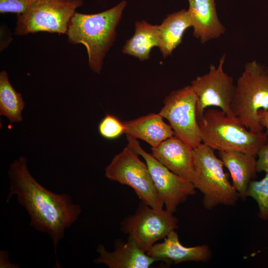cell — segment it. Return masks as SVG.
<instances>
[{
  "mask_svg": "<svg viewBox=\"0 0 268 268\" xmlns=\"http://www.w3.org/2000/svg\"><path fill=\"white\" fill-rule=\"evenodd\" d=\"M8 175L10 187L6 203L16 196L18 203L30 217V226L48 234L54 248L56 266L60 268L57 248L65 230L77 220L82 211L81 206L74 203L69 194L53 193L37 182L30 173L23 156L10 164Z\"/></svg>",
  "mask_w": 268,
  "mask_h": 268,
  "instance_id": "1",
  "label": "cell"
},
{
  "mask_svg": "<svg viewBox=\"0 0 268 268\" xmlns=\"http://www.w3.org/2000/svg\"><path fill=\"white\" fill-rule=\"evenodd\" d=\"M126 3L123 0L114 7L96 14L75 12L69 21L66 34L68 42L85 46L88 66L95 73H100L102 69L104 59L115 40L116 27Z\"/></svg>",
  "mask_w": 268,
  "mask_h": 268,
  "instance_id": "2",
  "label": "cell"
},
{
  "mask_svg": "<svg viewBox=\"0 0 268 268\" xmlns=\"http://www.w3.org/2000/svg\"><path fill=\"white\" fill-rule=\"evenodd\" d=\"M198 120L202 142L214 150L238 151L256 156L268 141L265 132H251L236 117H229L221 110H205Z\"/></svg>",
  "mask_w": 268,
  "mask_h": 268,
  "instance_id": "3",
  "label": "cell"
},
{
  "mask_svg": "<svg viewBox=\"0 0 268 268\" xmlns=\"http://www.w3.org/2000/svg\"><path fill=\"white\" fill-rule=\"evenodd\" d=\"M234 116L249 131L263 132L258 112L268 110V67L257 61L247 63L238 77L231 104Z\"/></svg>",
  "mask_w": 268,
  "mask_h": 268,
  "instance_id": "4",
  "label": "cell"
},
{
  "mask_svg": "<svg viewBox=\"0 0 268 268\" xmlns=\"http://www.w3.org/2000/svg\"><path fill=\"white\" fill-rule=\"evenodd\" d=\"M214 150L202 142L194 148L195 172L192 182L203 194L202 204L207 210L220 204L233 206L239 198Z\"/></svg>",
  "mask_w": 268,
  "mask_h": 268,
  "instance_id": "5",
  "label": "cell"
},
{
  "mask_svg": "<svg viewBox=\"0 0 268 268\" xmlns=\"http://www.w3.org/2000/svg\"><path fill=\"white\" fill-rule=\"evenodd\" d=\"M83 3L82 0H30L26 11L17 14L14 34H67L71 17Z\"/></svg>",
  "mask_w": 268,
  "mask_h": 268,
  "instance_id": "6",
  "label": "cell"
},
{
  "mask_svg": "<svg viewBox=\"0 0 268 268\" xmlns=\"http://www.w3.org/2000/svg\"><path fill=\"white\" fill-rule=\"evenodd\" d=\"M127 145L116 155L106 167L108 179L132 188L141 201L153 208L161 210L164 204L159 197L145 162Z\"/></svg>",
  "mask_w": 268,
  "mask_h": 268,
  "instance_id": "7",
  "label": "cell"
},
{
  "mask_svg": "<svg viewBox=\"0 0 268 268\" xmlns=\"http://www.w3.org/2000/svg\"><path fill=\"white\" fill-rule=\"evenodd\" d=\"M178 223V218L173 213L165 209L156 210L141 201L135 213L121 222L120 228L128 235V239L147 253L157 241L177 229Z\"/></svg>",
  "mask_w": 268,
  "mask_h": 268,
  "instance_id": "8",
  "label": "cell"
},
{
  "mask_svg": "<svg viewBox=\"0 0 268 268\" xmlns=\"http://www.w3.org/2000/svg\"><path fill=\"white\" fill-rule=\"evenodd\" d=\"M197 96L191 85L172 91L164 99L159 114L175 135L194 148L202 143L197 116Z\"/></svg>",
  "mask_w": 268,
  "mask_h": 268,
  "instance_id": "9",
  "label": "cell"
},
{
  "mask_svg": "<svg viewBox=\"0 0 268 268\" xmlns=\"http://www.w3.org/2000/svg\"><path fill=\"white\" fill-rule=\"evenodd\" d=\"M128 145L141 156L147 164L156 190L165 209L172 213L191 196L196 194L193 183L165 167L152 154L145 151L135 139L127 135Z\"/></svg>",
  "mask_w": 268,
  "mask_h": 268,
  "instance_id": "10",
  "label": "cell"
},
{
  "mask_svg": "<svg viewBox=\"0 0 268 268\" xmlns=\"http://www.w3.org/2000/svg\"><path fill=\"white\" fill-rule=\"evenodd\" d=\"M225 60V54L220 58L217 67L211 65L207 73L197 76L191 82L197 96L198 120L211 106L219 107L228 116L235 117L231 109L235 85L233 78L223 70Z\"/></svg>",
  "mask_w": 268,
  "mask_h": 268,
  "instance_id": "11",
  "label": "cell"
},
{
  "mask_svg": "<svg viewBox=\"0 0 268 268\" xmlns=\"http://www.w3.org/2000/svg\"><path fill=\"white\" fill-rule=\"evenodd\" d=\"M152 154L176 174L192 182L195 172L194 148L175 135L151 147Z\"/></svg>",
  "mask_w": 268,
  "mask_h": 268,
  "instance_id": "12",
  "label": "cell"
},
{
  "mask_svg": "<svg viewBox=\"0 0 268 268\" xmlns=\"http://www.w3.org/2000/svg\"><path fill=\"white\" fill-rule=\"evenodd\" d=\"M114 249L113 251L109 252L103 245L99 244L97 248L99 256L94 259V263L105 265L109 268H148L158 261L130 239L126 242L116 240Z\"/></svg>",
  "mask_w": 268,
  "mask_h": 268,
  "instance_id": "13",
  "label": "cell"
},
{
  "mask_svg": "<svg viewBox=\"0 0 268 268\" xmlns=\"http://www.w3.org/2000/svg\"><path fill=\"white\" fill-rule=\"evenodd\" d=\"M161 243L154 244L147 254L158 261L178 264L186 262H206L211 252L206 245L187 247L180 242L175 230L170 232Z\"/></svg>",
  "mask_w": 268,
  "mask_h": 268,
  "instance_id": "14",
  "label": "cell"
},
{
  "mask_svg": "<svg viewBox=\"0 0 268 268\" xmlns=\"http://www.w3.org/2000/svg\"><path fill=\"white\" fill-rule=\"evenodd\" d=\"M187 10L194 36L201 43L219 38L226 30L219 20L215 0H188Z\"/></svg>",
  "mask_w": 268,
  "mask_h": 268,
  "instance_id": "15",
  "label": "cell"
},
{
  "mask_svg": "<svg viewBox=\"0 0 268 268\" xmlns=\"http://www.w3.org/2000/svg\"><path fill=\"white\" fill-rule=\"evenodd\" d=\"M218 155L230 173L232 185L239 198L245 201L249 183L256 177V156L238 151H218Z\"/></svg>",
  "mask_w": 268,
  "mask_h": 268,
  "instance_id": "16",
  "label": "cell"
},
{
  "mask_svg": "<svg viewBox=\"0 0 268 268\" xmlns=\"http://www.w3.org/2000/svg\"><path fill=\"white\" fill-rule=\"evenodd\" d=\"M123 123L126 135L141 139L151 147L157 146L175 135L170 125L164 122L159 113L148 114Z\"/></svg>",
  "mask_w": 268,
  "mask_h": 268,
  "instance_id": "17",
  "label": "cell"
},
{
  "mask_svg": "<svg viewBox=\"0 0 268 268\" xmlns=\"http://www.w3.org/2000/svg\"><path fill=\"white\" fill-rule=\"evenodd\" d=\"M190 27L191 21L185 9L168 14L158 25L159 48L164 58L170 55L182 43L184 33Z\"/></svg>",
  "mask_w": 268,
  "mask_h": 268,
  "instance_id": "18",
  "label": "cell"
},
{
  "mask_svg": "<svg viewBox=\"0 0 268 268\" xmlns=\"http://www.w3.org/2000/svg\"><path fill=\"white\" fill-rule=\"evenodd\" d=\"M159 44L158 25L144 20L137 21L134 33L123 47V53L143 61L149 58L151 49L159 47Z\"/></svg>",
  "mask_w": 268,
  "mask_h": 268,
  "instance_id": "19",
  "label": "cell"
},
{
  "mask_svg": "<svg viewBox=\"0 0 268 268\" xmlns=\"http://www.w3.org/2000/svg\"><path fill=\"white\" fill-rule=\"evenodd\" d=\"M25 107L21 93L12 87L7 73H0V115L7 118L12 123L23 120L22 111Z\"/></svg>",
  "mask_w": 268,
  "mask_h": 268,
  "instance_id": "20",
  "label": "cell"
},
{
  "mask_svg": "<svg viewBox=\"0 0 268 268\" xmlns=\"http://www.w3.org/2000/svg\"><path fill=\"white\" fill-rule=\"evenodd\" d=\"M247 194V197L252 198L257 202L259 218L265 221L268 220V173H266L261 180H251Z\"/></svg>",
  "mask_w": 268,
  "mask_h": 268,
  "instance_id": "21",
  "label": "cell"
},
{
  "mask_svg": "<svg viewBox=\"0 0 268 268\" xmlns=\"http://www.w3.org/2000/svg\"><path fill=\"white\" fill-rule=\"evenodd\" d=\"M98 131L103 138L114 139L125 134L124 123L110 114H107L98 125Z\"/></svg>",
  "mask_w": 268,
  "mask_h": 268,
  "instance_id": "22",
  "label": "cell"
},
{
  "mask_svg": "<svg viewBox=\"0 0 268 268\" xmlns=\"http://www.w3.org/2000/svg\"><path fill=\"white\" fill-rule=\"evenodd\" d=\"M29 4L30 0H0V13L21 14L26 11Z\"/></svg>",
  "mask_w": 268,
  "mask_h": 268,
  "instance_id": "23",
  "label": "cell"
},
{
  "mask_svg": "<svg viewBox=\"0 0 268 268\" xmlns=\"http://www.w3.org/2000/svg\"><path fill=\"white\" fill-rule=\"evenodd\" d=\"M256 166L257 172L268 173V141L258 152Z\"/></svg>",
  "mask_w": 268,
  "mask_h": 268,
  "instance_id": "24",
  "label": "cell"
},
{
  "mask_svg": "<svg viewBox=\"0 0 268 268\" xmlns=\"http://www.w3.org/2000/svg\"><path fill=\"white\" fill-rule=\"evenodd\" d=\"M0 268H19L20 266L10 262L9 259V253L7 250L0 251Z\"/></svg>",
  "mask_w": 268,
  "mask_h": 268,
  "instance_id": "25",
  "label": "cell"
},
{
  "mask_svg": "<svg viewBox=\"0 0 268 268\" xmlns=\"http://www.w3.org/2000/svg\"><path fill=\"white\" fill-rule=\"evenodd\" d=\"M260 123L266 129V132L268 137V110H260L258 112Z\"/></svg>",
  "mask_w": 268,
  "mask_h": 268,
  "instance_id": "26",
  "label": "cell"
}]
</instances>
